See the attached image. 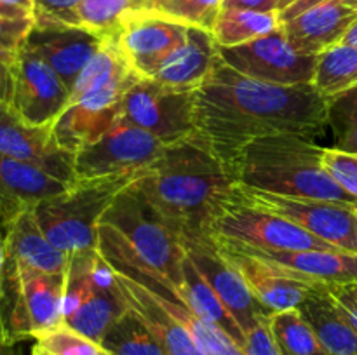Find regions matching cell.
I'll return each mask as SVG.
<instances>
[{
	"label": "cell",
	"instance_id": "1",
	"mask_svg": "<svg viewBox=\"0 0 357 355\" xmlns=\"http://www.w3.org/2000/svg\"><path fill=\"white\" fill-rule=\"evenodd\" d=\"M326 127L328 100L314 84L260 82L218 59L195 90L194 136L229 167L255 139L291 134L316 141Z\"/></svg>",
	"mask_w": 357,
	"mask_h": 355
},
{
	"label": "cell",
	"instance_id": "2",
	"mask_svg": "<svg viewBox=\"0 0 357 355\" xmlns=\"http://www.w3.org/2000/svg\"><path fill=\"white\" fill-rule=\"evenodd\" d=\"M139 191L181 239L209 235L213 221L236 191L225 162L195 136L166 145L162 155L138 178Z\"/></svg>",
	"mask_w": 357,
	"mask_h": 355
},
{
	"label": "cell",
	"instance_id": "3",
	"mask_svg": "<svg viewBox=\"0 0 357 355\" xmlns=\"http://www.w3.org/2000/svg\"><path fill=\"white\" fill-rule=\"evenodd\" d=\"M323 150L302 136H267L248 143L230 164L236 183L284 197L356 204L323 167Z\"/></svg>",
	"mask_w": 357,
	"mask_h": 355
},
{
	"label": "cell",
	"instance_id": "4",
	"mask_svg": "<svg viewBox=\"0 0 357 355\" xmlns=\"http://www.w3.org/2000/svg\"><path fill=\"white\" fill-rule=\"evenodd\" d=\"M143 173L75 181L59 195L38 202L35 218L58 249L68 254L96 249L105 212Z\"/></svg>",
	"mask_w": 357,
	"mask_h": 355
},
{
	"label": "cell",
	"instance_id": "5",
	"mask_svg": "<svg viewBox=\"0 0 357 355\" xmlns=\"http://www.w3.org/2000/svg\"><path fill=\"white\" fill-rule=\"evenodd\" d=\"M136 181L119 194L101 223L121 233L132 254L145 267L181 289V265L185 260L181 237L146 200Z\"/></svg>",
	"mask_w": 357,
	"mask_h": 355
},
{
	"label": "cell",
	"instance_id": "6",
	"mask_svg": "<svg viewBox=\"0 0 357 355\" xmlns=\"http://www.w3.org/2000/svg\"><path fill=\"white\" fill-rule=\"evenodd\" d=\"M98 251L117 274L124 275L149 291L171 313V317H174L190 333L202 355H244L243 348L225 331L195 315L194 310L181 296L180 289L152 268L145 267L132 254L121 233L103 223L100 225Z\"/></svg>",
	"mask_w": 357,
	"mask_h": 355
},
{
	"label": "cell",
	"instance_id": "7",
	"mask_svg": "<svg viewBox=\"0 0 357 355\" xmlns=\"http://www.w3.org/2000/svg\"><path fill=\"white\" fill-rule=\"evenodd\" d=\"M209 235L222 242L257 249H337L289 219L246 204L237 197L236 191L232 200L227 202L213 221Z\"/></svg>",
	"mask_w": 357,
	"mask_h": 355
},
{
	"label": "cell",
	"instance_id": "8",
	"mask_svg": "<svg viewBox=\"0 0 357 355\" xmlns=\"http://www.w3.org/2000/svg\"><path fill=\"white\" fill-rule=\"evenodd\" d=\"M236 195L246 204L289 219L337 249L357 254L356 204L284 197L241 184H236Z\"/></svg>",
	"mask_w": 357,
	"mask_h": 355
},
{
	"label": "cell",
	"instance_id": "9",
	"mask_svg": "<svg viewBox=\"0 0 357 355\" xmlns=\"http://www.w3.org/2000/svg\"><path fill=\"white\" fill-rule=\"evenodd\" d=\"M122 118L173 145L194 136L195 90H176L139 77L122 97Z\"/></svg>",
	"mask_w": 357,
	"mask_h": 355
},
{
	"label": "cell",
	"instance_id": "10",
	"mask_svg": "<svg viewBox=\"0 0 357 355\" xmlns=\"http://www.w3.org/2000/svg\"><path fill=\"white\" fill-rule=\"evenodd\" d=\"M164 148L155 136L121 118L103 138L75 153V181L143 173Z\"/></svg>",
	"mask_w": 357,
	"mask_h": 355
},
{
	"label": "cell",
	"instance_id": "11",
	"mask_svg": "<svg viewBox=\"0 0 357 355\" xmlns=\"http://www.w3.org/2000/svg\"><path fill=\"white\" fill-rule=\"evenodd\" d=\"M220 59L237 73L278 86L312 84L317 56L300 54L282 30L234 47H220Z\"/></svg>",
	"mask_w": 357,
	"mask_h": 355
},
{
	"label": "cell",
	"instance_id": "12",
	"mask_svg": "<svg viewBox=\"0 0 357 355\" xmlns=\"http://www.w3.org/2000/svg\"><path fill=\"white\" fill-rule=\"evenodd\" d=\"M185 254L190 258L202 277L208 281L213 291L218 294L244 334L265 315L274 312L261 305L257 296L248 287L246 281L239 274L232 261L227 258L220 244L211 235L185 237L181 239Z\"/></svg>",
	"mask_w": 357,
	"mask_h": 355
},
{
	"label": "cell",
	"instance_id": "13",
	"mask_svg": "<svg viewBox=\"0 0 357 355\" xmlns=\"http://www.w3.org/2000/svg\"><path fill=\"white\" fill-rule=\"evenodd\" d=\"M14 89L9 106L31 125H52L68 106L70 87L35 52L23 45L13 65Z\"/></svg>",
	"mask_w": 357,
	"mask_h": 355
},
{
	"label": "cell",
	"instance_id": "14",
	"mask_svg": "<svg viewBox=\"0 0 357 355\" xmlns=\"http://www.w3.org/2000/svg\"><path fill=\"white\" fill-rule=\"evenodd\" d=\"M0 153L38 167L65 184L75 183V155L56 139L52 125H31L0 103Z\"/></svg>",
	"mask_w": 357,
	"mask_h": 355
},
{
	"label": "cell",
	"instance_id": "15",
	"mask_svg": "<svg viewBox=\"0 0 357 355\" xmlns=\"http://www.w3.org/2000/svg\"><path fill=\"white\" fill-rule=\"evenodd\" d=\"M188 26L152 10H132L114 35L132 72L152 79L160 63L185 42Z\"/></svg>",
	"mask_w": 357,
	"mask_h": 355
},
{
	"label": "cell",
	"instance_id": "16",
	"mask_svg": "<svg viewBox=\"0 0 357 355\" xmlns=\"http://www.w3.org/2000/svg\"><path fill=\"white\" fill-rule=\"evenodd\" d=\"M135 80L115 84L75 103H68L52 124V132L59 145L75 155L103 138L122 118V97Z\"/></svg>",
	"mask_w": 357,
	"mask_h": 355
},
{
	"label": "cell",
	"instance_id": "17",
	"mask_svg": "<svg viewBox=\"0 0 357 355\" xmlns=\"http://www.w3.org/2000/svg\"><path fill=\"white\" fill-rule=\"evenodd\" d=\"M107 38L80 26L35 21L24 47L44 59L72 89L77 77L98 54Z\"/></svg>",
	"mask_w": 357,
	"mask_h": 355
},
{
	"label": "cell",
	"instance_id": "18",
	"mask_svg": "<svg viewBox=\"0 0 357 355\" xmlns=\"http://www.w3.org/2000/svg\"><path fill=\"white\" fill-rule=\"evenodd\" d=\"M222 242V240H220ZM230 244V242H225ZM243 253L251 254L265 263L284 270L286 274L324 285H352L357 284V254L340 249H293L272 251L257 247L237 246Z\"/></svg>",
	"mask_w": 357,
	"mask_h": 355
},
{
	"label": "cell",
	"instance_id": "19",
	"mask_svg": "<svg viewBox=\"0 0 357 355\" xmlns=\"http://www.w3.org/2000/svg\"><path fill=\"white\" fill-rule=\"evenodd\" d=\"M216 242L220 244L227 258L232 261L234 267L243 275L248 287L257 296L258 301L267 306L271 312L298 308L300 303L305 299V296L316 285H321L300 281V278L286 274L281 268L272 267V265L265 263V261L258 260L251 254L243 253V251L230 246V244L220 242V240H216Z\"/></svg>",
	"mask_w": 357,
	"mask_h": 355
},
{
	"label": "cell",
	"instance_id": "20",
	"mask_svg": "<svg viewBox=\"0 0 357 355\" xmlns=\"http://www.w3.org/2000/svg\"><path fill=\"white\" fill-rule=\"evenodd\" d=\"M357 19V7L342 2L321 3L282 21L281 30L289 44L305 56H319L340 44L351 24Z\"/></svg>",
	"mask_w": 357,
	"mask_h": 355
},
{
	"label": "cell",
	"instance_id": "21",
	"mask_svg": "<svg viewBox=\"0 0 357 355\" xmlns=\"http://www.w3.org/2000/svg\"><path fill=\"white\" fill-rule=\"evenodd\" d=\"M218 44L211 31L188 26L187 38L159 65L152 79L176 90H197L218 63Z\"/></svg>",
	"mask_w": 357,
	"mask_h": 355
},
{
	"label": "cell",
	"instance_id": "22",
	"mask_svg": "<svg viewBox=\"0 0 357 355\" xmlns=\"http://www.w3.org/2000/svg\"><path fill=\"white\" fill-rule=\"evenodd\" d=\"M66 188L68 184L38 167L0 153V216L6 223Z\"/></svg>",
	"mask_w": 357,
	"mask_h": 355
},
{
	"label": "cell",
	"instance_id": "23",
	"mask_svg": "<svg viewBox=\"0 0 357 355\" xmlns=\"http://www.w3.org/2000/svg\"><path fill=\"white\" fill-rule=\"evenodd\" d=\"M7 260L45 274H66L70 254L47 239L33 209H28L7 223Z\"/></svg>",
	"mask_w": 357,
	"mask_h": 355
},
{
	"label": "cell",
	"instance_id": "24",
	"mask_svg": "<svg viewBox=\"0 0 357 355\" xmlns=\"http://www.w3.org/2000/svg\"><path fill=\"white\" fill-rule=\"evenodd\" d=\"M115 275L122 298L162 345L167 355H202L190 333L174 317H171V313L149 291L117 271Z\"/></svg>",
	"mask_w": 357,
	"mask_h": 355
},
{
	"label": "cell",
	"instance_id": "25",
	"mask_svg": "<svg viewBox=\"0 0 357 355\" xmlns=\"http://www.w3.org/2000/svg\"><path fill=\"white\" fill-rule=\"evenodd\" d=\"M330 355H357V329L333 298L330 285H316L298 306Z\"/></svg>",
	"mask_w": 357,
	"mask_h": 355
},
{
	"label": "cell",
	"instance_id": "26",
	"mask_svg": "<svg viewBox=\"0 0 357 355\" xmlns=\"http://www.w3.org/2000/svg\"><path fill=\"white\" fill-rule=\"evenodd\" d=\"M181 271H183V284H181L180 292L185 298V301L188 303V306L194 310L195 315L201 317L206 322L213 324V326L220 327L222 331H225L243 348L244 331L241 329V326L234 319L232 313L227 310L222 299L213 291L211 285L202 277L201 271L195 268V265L192 263L187 254H185L183 265H181Z\"/></svg>",
	"mask_w": 357,
	"mask_h": 355
},
{
	"label": "cell",
	"instance_id": "27",
	"mask_svg": "<svg viewBox=\"0 0 357 355\" xmlns=\"http://www.w3.org/2000/svg\"><path fill=\"white\" fill-rule=\"evenodd\" d=\"M128 308L129 306L122 298L121 289L108 291V289H100L94 285L91 294L77 308V312L65 319V326L72 327L73 331L100 345L105 334L128 312Z\"/></svg>",
	"mask_w": 357,
	"mask_h": 355
},
{
	"label": "cell",
	"instance_id": "28",
	"mask_svg": "<svg viewBox=\"0 0 357 355\" xmlns=\"http://www.w3.org/2000/svg\"><path fill=\"white\" fill-rule=\"evenodd\" d=\"M281 28L278 10L261 13L248 9H222L213 37L220 47H234L265 37Z\"/></svg>",
	"mask_w": 357,
	"mask_h": 355
},
{
	"label": "cell",
	"instance_id": "29",
	"mask_svg": "<svg viewBox=\"0 0 357 355\" xmlns=\"http://www.w3.org/2000/svg\"><path fill=\"white\" fill-rule=\"evenodd\" d=\"M312 84L326 100L357 87V47L337 44L321 52Z\"/></svg>",
	"mask_w": 357,
	"mask_h": 355
},
{
	"label": "cell",
	"instance_id": "30",
	"mask_svg": "<svg viewBox=\"0 0 357 355\" xmlns=\"http://www.w3.org/2000/svg\"><path fill=\"white\" fill-rule=\"evenodd\" d=\"M100 347L110 355H167L131 308L110 327Z\"/></svg>",
	"mask_w": 357,
	"mask_h": 355
},
{
	"label": "cell",
	"instance_id": "31",
	"mask_svg": "<svg viewBox=\"0 0 357 355\" xmlns=\"http://www.w3.org/2000/svg\"><path fill=\"white\" fill-rule=\"evenodd\" d=\"M271 329L282 355H330L298 308L272 313Z\"/></svg>",
	"mask_w": 357,
	"mask_h": 355
},
{
	"label": "cell",
	"instance_id": "32",
	"mask_svg": "<svg viewBox=\"0 0 357 355\" xmlns=\"http://www.w3.org/2000/svg\"><path fill=\"white\" fill-rule=\"evenodd\" d=\"M146 0H82L77 7L73 26L86 28L103 37H114L122 19L132 10L143 9Z\"/></svg>",
	"mask_w": 357,
	"mask_h": 355
},
{
	"label": "cell",
	"instance_id": "33",
	"mask_svg": "<svg viewBox=\"0 0 357 355\" xmlns=\"http://www.w3.org/2000/svg\"><path fill=\"white\" fill-rule=\"evenodd\" d=\"M143 9L195 26L213 33L216 19L223 9V0H146Z\"/></svg>",
	"mask_w": 357,
	"mask_h": 355
},
{
	"label": "cell",
	"instance_id": "34",
	"mask_svg": "<svg viewBox=\"0 0 357 355\" xmlns=\"http://www.w3.org/2000/svg\"><path fill=\"white\" fill-rule=\"evenodd\" d=\"M96 256L98 247L96 249H86L70 254L65 282V296H63V322L73 312H77V308L86 301V298L94 289L93 271Z\"/></svg>",
	"mask_w": 357,
	"mask_h": 355
},
{
	"label": "cell",
	"instance_id": "35",
	"mask_svg": "<svg viewBox=\"0 0 357 355\" xmlns=\"http://www.w3.org/2000/svg\"><path fill=\"white\" fill-rule=\"evenodd\" d=\"M328 125L335 136L333 148L357 155V87L328 100Z\"/></svg>",
	"mask_w": 357,
	"mask_h": 355
},
{
	"label": "cell",
	"instance_id": "36",
	"mask_svg": "<svg viewBox=\"0 0 357 355\" xmlns=\"http://www.w3.org/2000/svg\"><path fill=\"white\" fill-rule=\"evenodd\" d=\"M37 343L52 355H103L100 345L65 324L38 336Z\"/></svg>",
	"mask_w": 357,
	"mask_h": 355
},
{
	"label": "cell",
	"instance_id": "37",
	"mask_svg": "<svg viewBox=\"0 0 357 355\" xmlns=\"http://www.w3.org/2000/svg\"><path fill=\"white\" fill-rule=\"evenodd\" d=\"M323 167L326 173L344 188L347 194L357 198V155L345 153L337 148L323 150Z\"/></svg>",
	"mask_w": 357,
	"mask_h": 355
},
{
	"label": "cell",
	"instance_id": "38",
	"mask_svg": "<svg viewBox=\"0 0 357 355\" xmlns=\"http://www.w3.org/2000/svg\"><path fill=\"white\" fill-rule=\"evenodd\" d=\"M35 19L13 21L0 16V61L13 66L33 28Z\"/></svg>",
	"mask_w": 357,
	"mask_h": 355
},
{
	"label": "cell",
	"instance_id": "39",
	"mask_svg": "<svg viewBox=\"0 0 357 355\" xmlns=\"http://www.w3.org/2000/svg\"><path fill=\"white\" fill-rule=\"evenodd\" d=\"M244 355H282L271 329V315H265L244 334Z\"/></svg>",
	"mask_w": 357,
	"mask_h": 355
},
{
	"label": "cell",
	"instance_id": "40",
	"mask_svg": "<svg viewBox=\"0 0 357 355\" xmlns=\"http://www.w3.org/2000/svg\"><path fill=\"white\" fill-rule=\"evenodd\" d=\"M82 0H35V21L73 26L77 7Z\"/></svg>",
	"mask_w": 357,
	"mask_h": 355
},
{
	"label": "cell",
	"instance_id": "41",
	"mask_svg": "<svg viewBox=\"0 0 357 355\" xmlns=\"http://www.w3.org/2000/svg\"><path fill=\"white\" fill-rule=\"evenodd\" d=\"M7 265V223L0 216V341L3 343H17L13 338L7 315L6 301H3V277H6Z\"/></svg>",
	"mask_w": 357,
	"mask_h": 355
},
{
	"label": "cell",
	"instance_id": "42",
	"mask_svg": "<svg viewBox=\"0 0 357 355\" xmlns=\"http://www.w3.org/2000/svg\"><path fill=\"white\" fill-rule=\"evenodd\" d=\"M0 16L13 21L35 19V0H0Z\"/></svg>",
	"mask_w": 357,
	"mask_h": 355
},
{
	"label": "cell",
	"instance_id": "43",
	"mask_svg": "<svg viewBox=\"0 0 357 355\" xmlns=\"http://www.w3.org/2000/svg\"><path fill=\"white\" fill-rule=\"evenodd\" d=\"M330 291L357 329V294L351 285H330Z\"/></svg>",
	"mask_w": 357,
	"mask_h": 355
},
{
	"label": "cell",
	"instance_id": "44",
	"mask_svg": "<svg viewBox=\"0 0 357 355\" xmlns=\"http://www.w3.org/2000/svg\"><path fill=\"white\" fill-rule=\"evenodd\" d=\"M282 0H223V9H248V10H281Z\"/></svg>",
	"mask_w": 357,
	"mask_h": 355
},
{
	"label": "cell",
	"instance_id": "45",
	"mask_svg": "<svg viewBox=\"0 0 357 355\" xmlns=\"http://www.w3.org/2000/svg\"><path fill=\"white\" fill-rule=\"evenodd\" d=\"M330 2H342V3H349V6H354L357 7V0H293L288 7L279 13V19L282 21H288L291 17H295L296 14L303 13V10L310 9V7H316L321 6V3H330Z\"/></svg>",
	"mask_w": 357,
	"mask_h": 355
},
{
	"label": "cell",
	"instance_id": "46",
	"mask_svg": "<svg viewBox=\"0 0 357 355\" xmlns=\"http://www.w3.org/2000/svg\"><path fill=\"white\" fill-rule=\"evenodd\" d=\"M14 89V72L13 66L0 61V103H10Z\"/></svg>",
	"mask_w": 357,
	"mask_h": 355
},
{
	"label": "cell",
	"instance_id": "47",
	"mask_svg": "<svg viewBox=\"0 0 357 355\" xmlns=\"http://www.w3.org/2000/svg\"><path fill=\"white\" fill-rule=\"evenodd\" d=\"M340 44H345V45H352V47H357V19L354 23L351 24V28L347 30V33H345V37L342 38Z\"/></svg>",
	"mask_w": 357,
	"mask_h": 355
},
{
	"label": "cell",
	"instance_id": "48",
	"mask_svg": "<svg viewBox=\"0 0 357 355\" xmlns=\"http://www.w3.org/2000/svg\"><path fill=\"white\" fill-rule=\"evenodd\" d=\"M14 345L16 343H3V341H0V355H16Z\"/></svg>",
	"mask_w": 357,
	"mask_h": 355
},
{
	"label": "cell",
	"instance_id": "49",
	"mask_svg": "<svg viewBox=\"0 0 357 355\" xmlns=\"http://www.w3.org/2000/svg\"><path fill=\"white\" fill-rule=\"evenodd\" d=\"M31 355H52L51 354V352H47V350H45V348L44 347H40V345H35V347H33V350H31Z\"/></svg>",
	"mask_w": 357,
	"mask_h": 355
},
{
	"label": "cell",
	"instance_id": "50",
	"mask_svg": "<svg viewBox=\"0 0 357 355\" xmlns=\"http://www.w3.org/2000/svg\"><path fill=\"white\" fill-rule=\"evenodd\" d=\"M288 3H289V0H282V3H281V10L284 9V7L288 6ZM281 10H279V13H281Z\"/></svg>",
	"mask_w": 357,
	"mask_h": 355
},
{
	"label": "cell",
	"instance_id": "51",
	"mask_svg": "<svg viewBox=\"0 0 357 355\" xmlns=\"http://www.w3.org/2000/svg\"><path fill=\"white\" fill-rule=\"evenodd\" d=\"M351 289H352V291H354L356 294H357V284H352V285H351Z\"/></svg>",
	"mask_w": 357,
	"mask_h": 355
},
{
	"label": "cell",
	"instance_id": "52",
	"mask_svg": "<svg viewBox=\"0 0 357 355\" xmlns=\"http://www.w3.org/2000/svg\"><path fill=\"white\" fill-rule=\"evenodd\" d=\"M103 355H110V354H107V352H105V350H103Z\"/></svg>",
	"mask_w": 357,
	"mask_h": 355
},
{
	"label": "cell",
	"instance_id": "53",
	"mask_svg": "<svg viewBox=\"0 0 357 355\" xmlns=\"http://www.w3.org/2000/svg\"><path fill=\"white\" fill-rule=\"evenodd\" d=\"M293 2V0H289V3H291ZM289 3H288V6H289ZM288 6H286V7H288Z\"/></svg>",
	"mask_w": 357,
	"mask_h": 355
},
{
	"label": "cell",
	"instance_id": "54",
	"mask_svg": "<svg viewBox=\"0 0 357 355\" xmlns=\"http://www.w3.org/2000/svg\"><path fill=\"white\" fill-rule=\"evenodd\" d=\"M356 216H357V205H356Z\"/></svg>",
	"mask_w": 357,
	"mask_h": 355
}]
</instances>
